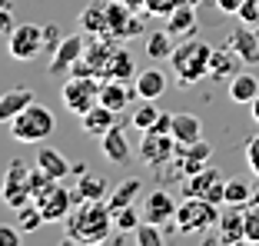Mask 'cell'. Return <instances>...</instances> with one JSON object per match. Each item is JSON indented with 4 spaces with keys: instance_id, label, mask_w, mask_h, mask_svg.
Segmentation results:
<instances>
[{
    "instance_id": "obj_38",
    "label": "cell",
    "mask_w": 259,
    "mask_h": 246,
    "mask_svg": "<svg viewBox=\"0 0 259 246\" xmlns=\"http://www.w3.org/2000/svg\"><path fill=\"white\" fill-rule=\"evenodd\" d=\"M60 44H63L60 27H57V23H44V54H54Z\"/></svg>"
},
{
    "instance_id": "obj_45",
    "label": "cell",
    "mask_w": 259,
    "mask_h": 246,
    "mask_svg": "<svg viewBox=\"0 0 259 246\" xmlns=\"http://www.w3.org/2000/svg\"><path fill=\"white\" fill-rule=\"evenodd\" d=\"M216 7H220V14H239L243 0H216Z\"/></svg>"
},
{
    "instance_id": "obj_35",
    "label": "cell",
    "mask_w": 259,
    "mask_h": 246,
    "mask_svg": "<svg viewBox=\"0 0 259 246\" xmlns=\"http://www.w3.org/2000/svg\"><path fill=\"white\" fill-rule=\"evenodd\" d=\"M140 223H143V213L137 210V203H133V207H123V210H116V213H113V226L123 233V236H126V233H133Z\"/></svg>"
},
{
    "instance_id": "obj_13",
    "label": "cell",
    "mask_w": 259,
    "mask_h": 246,
    "mask_svg": "<svg viewBox=\"0 0 259 246\" xmlns=\"http://www.w3.org/2000/svg\"><path fill=\"white\" fill-rule=\"evenodd\" d=\"M216 239L226 243V246L246 243V210L243 207L220 210V220H216Z\"/></svg>"
},
{
    "instance_id": "obj_41",
    "label": "cell",
    "mask_w": 259,
    "mask_h": 246,
    "mask_svg": "<svg viewBox=\"0 0 259 246\" xmlns=\"http://www.w3.org/2000/svg\"><path fill=\"white\" fill-rule=\"evenodd\" d=\"M246 167L252 177H259V133L249 137V143H246Z\"/></svg>"
},
{
    "instance_id": "obj_31",
    "label": "cell",
    "mask_w": 259,
    "mask_h": 246,
    "mask_svg": "<svg viewBox=\"0 0 259 246\" xmlns=\"http://www.w3.org/2000/svg\"><path fill=\"white\" fill-rule=\"evenodd\" d=\"M173 33L166 30V27H163V30H156V33H150V37H146V57H150V60H169V57H173Z\"/></svg>"
},
{
    "instance_id": "obj_12",
    "label": "cell",
    "mask_w": 259,
    "mask_h": 246,
    "mask_svg": "<svg viewBox=\"0 0 259 246\" xmlns=\"http://www.w3.org/2000/svg\"><path fill=\"white\" fill-rule=\"evenodd\" d=\"M83 30L80 33H70V37H63V44L57 47L54 54H50V63H47V73L50 77H70V70H73V63L80 60V54H83Z\"/></svg>"
},
{
    "instance_id": "obj_43",
    "label": "cell",
    "mask_w": 259,
    "mask_h": 246,
    "mask_svg": "<svg viewBox=\"0 0 259 246\" xmlns=\"http://www.w3.org/2000/svg\"><path fill=\"white\" fill-rule=\"evenodd\" d=\"M153 130H156V133H173V113H169V110H160V116H156V123H153Z\"/></svg>"
},
{
    "instance_id": "obj_33",
    "label": "cell",
    "mask_w": 259,
    "mask_h": 246,
    "mask_svg": "<svg viewBox=\"0 0 259 246\" xmlns=\"http://www.w3.org/2000/svg\"><path fill=\"white\" fill-rule=\"evenodd\" d=\"M44 223H47V220H44V213H40V207L33 200L23 203V207L17 210V226H20V233H37Z\"/></svg>"
},
{
    "instance_id": "obj_50",
    "label": "cell",
    "mask_w": 259,
    "mask_h": 246,
    "mask_svg": "<svg viewBox=\"0 0 259 246\" xmlns=\"http://www.w3.org/2000/svg\"><path fill=\"white\" fill-rule=\"evenodd\" d=\"M4 7H10V0H0V10H4Z\"/></svg>"
},
{
    "instance_id": "obj_48",
    "label": "cell",
    "mask_w": 259,
    "mask_h": 246,
    "mask_svg": "<svg viewBox=\"0 0 259 246\" xmlns=\"http://www.w3.org/2000/svg\"><path fill=\"white\" fill-rule=\"evenodd\" d=\"M249 116H252V120H256V123H259V97H256V100H252V103H249Z\"/></svg>"
},
{
    "instance_id": "obj_42",
    "label": "cell",
    "mask_w": 259,
    "mask_h": 246,
    "mask_svg": "<svg viewBox=\"0 0 259 246\" xmlns=\"http://www.w3.org/2000/svg\"><path fill=\"white\" fill-rule=\"evenodd\" d=\"M0 246H20V226H0Z\"/></svg>"
},
{
    "instance_id": "obj_36",
    "label": "cell",
    "mask_w": 259,
    "mask_h": 246,
    "mask_svg": "<svg viewBox=\"0 0 259 246\" xmlns=\"http://www.w3.org/2000/svg\"><path fill=\"white\" fill-rule=\"evenodd\" d=\"M133 239H137V246H163V230H160V223L143 220V223L133 230Z\"/></svg>"
},
{
    "instance_id": "obj_17",
    "label": "cell",
    "mask_w": 259,
    "mask_h": 246,
    "mask_svg": "<svg viewBox=\"0 0 259 246\" xmlns=\"http://www.w3.org/2000/svg\"><path fill=\"white\" fill-rule=\"evenodd\" d=\"M76 27L83 33H90V37L110 33V0H90L83 7V14H80V20H76Z\"/></svg>"
},
{
    "instance_id": "obj_23",
    "label": "cell",
    "mask_w": 259,
    "mask_h": 246,
    "mask_svg": "<svg viewBox=\"0 0 259 246\" xmlns=\"http://www.w3.org/2000/svg\"><path fill=\"white\" fill-rule=\"evenodd\" d=\"M33 100H37V97H33V90H27V87H10L7 93H0V123H10L20 110L30 107Z\"/></svg>"
},
{
    "instance_id": "obj_4",
    "label": "cell",
    "mask_w": 259,
    "mask_h": 246,
    "mask_svg": "<svg viewBox=\"0 0 259 246\" xmlns=\"http://www.w3.org/2000/svg\"><path fill=\"white\" fill-rule=\"evenodd\" d=\"M216 220H220L216 203L203 200V196H186L183 203H176L173 226L180 233H186V236H193V233H206L209 226H216Z\"/></svg>"
},
{
    "instance_id": "obj_16",
    "label": "cell",
    "mask_w": 259,
    "mask_h": 246,
    "mask_svg": "<svg viewBox=\"0 0 259 246\" xmlns=\"http://www.w3.org/2000/svg\"><path fill=\"white\" fill-rule=\"evenodd\" d=\"M140 213H143V220H150V223H173L176 216V200L173 193L166 190H150L143 196V207H140Z\"/></svg>"
},
{
    "instance_id": "obj_44",
    "label": "cell",
    "mask_w": 259,
    "mask_h": 246,
    "mask_svg": "<svg viewBox=\"0 0 259 246\" xmlns=\"http://www.w3.org/2000/svg\"><path fill=\"white\" fill-rule=\"evenodd\" d=\"M14 27H17V20H14V10H10V7H4V10H0V33H10Z\"/></svg>"
},
{
    "instance_id": "obj_32",
    "label": "cell",
    "mask_w": 259,
    "mask_h": 246,
    "mask_svg": "<svg viewBox=\"0 0 259 246\" xmlns=\"http://www.w3.org/2000/svg\"><path fill=\"white\" fill-rule=\"evenodd\" d=\"M252 203V186L246 180H226V196H223V207H249Z\"/></svg>"
},
{
    "instance_id": "obj_29",
    "label": "cell",
    "mask_w": 259,
    "mask_h": 246,
    "mask_svg": "<svg viewBox=\"0 0 259 246\" xmlns=\"http://www.w3.org/2000/svg\"><path fill=\"white\" fill-rule=\"evenodd\" d=\"M173 140L176 143H196L203 140V123L196 113H173Z\"/></svg>"
},
{
    "instance_id": "obj_24",
    "label": "cell",
    "mask_w": 259,
    "mask_h": 246,
    "mask_svg": "<svg viewBox=\"0 0 259 246\" xmlns=\"http://www.w3.org/2000/svg\"><path fill=\"white\" fill-rule=\"evenodd\" d=\"M103 80H137V60H133V54H130L126 47H116L113 57H110L107 70H103Z\"/></svg>"
},
{
    "instance_id": "obj_51",
    "label": "cell",
    "mask_w": 259,
    "mask_h": 246,
    "mask_svg": "<svg viewBox=\"0 0 259 246\" xmlns=\"http://www.w3.org/2000/svg\"><path fill=\"white\" fill-rule=\"evenodd\" d=\"M190 4H196V7H199V4H203V0H190Z\"/></svg>"
},
{
    "instance_id": "obj_14",
    "label": "cell",
    "mask_w": 259,
    "mask_h": 246,
    "mask_svg": "<svg viewBox=\"0 0 259 246\" xmlns=\"http://www.w3.org/2000/svg\"><path fill=\"white\" fill-rule=\"evenodd\" d=\"M209 156H213V150H209L206 140H196V143H176V167H180L183 177H193V173L206 170L209 167Z\"/></svg>"
},
{
    "instance_id": "obj_52",
    "label": "cell",
    "mask_w": 259,
    "mask_h": 246,
    "mask_svg": "<svg viewBox=\"0 0 259 246\" xmlns=\"http://www.w3.org/2000/svg\"><path fill=\"white\" fill-rule=\"evenodd\" d=\"M256 33H259V27H256Z\"/></svg>"
},
{
    "instance_id": "obj_28",
    "label": "cell",
    "mask_w": 259,
    "mask_h": 246,
    "mask_svg": "<svg viewBox=\"0 0 259 246\" xmlns=\"http://www.w3.org/2000/svg\"><path fill=\"white\" fill-rule=\"evenodd\" d=\"M37 167L47 170L54 180H63V177H70V167H73V163H67V156H63L57 146H40L37 150Z\"/></svg>"
},
{
    "instance_id": "obj_8",
    "label": "cell",
    "mask_w": 259,
    "mask_h": 246,
    "mask_svg": "<svg viewBox=\"0 0 259 246\" xmlns=\"http://www.w3.org/2000/svg\"><path fill=\"white\" fill-rule=\"evenodd\" d=\"M7 54L14 60H33L44 54V27L37 23H17L14 30L7 33Z\"/></svg>"
},
{
    "instance_id": "obj_21",
    "label": "cell",
    "mask_w": 259,
    "mask_h": 246,
    "mask_svg": "<svg viewBox=\"0 0 259 246\" xmlns=\"http://www.w3.org/2000/svg\"><path fill=\"white\" fill-rule=\"evenodd\" d=\"M163 27H166L173 37H193V33H196V4L183 0L173 14L163 17Z\"/></svg>"
},
{
    "instance_id": "obj_18",
    "label": "cell",
    "mask_w": 259,
    "mask_h": 246,
    "mask_svg": "<svg viewBox=\"0 0 259 246\" xmlns=\"http://www.w3.org/2000/svg\"><path fill=\"white\" fill-rule=\"evenodd\" d=\"M239 67H246L226 44L213 47V57H209V80H220V84H229V80L239 73Z\"/></svg>"
},
{
    "instance_id": "obj_26",
    "label": "cell",
    "mask_w": 259,
    "mask_h": 246,
    "mask_svg": "<svg viewBox=\"0 0 259 246\" xmlns=\"http://www.w3.org/2000/svg\"><path fill=\"white\" fill-rule=\"evenodd\" d=\"M140 193H143V180H140V177H126L123 183H116L113 190H110L107 207L113 210V213H116V210H123V207H133Z\"/></svg>"
},
{
    "instance_id": "obj_9",
    "label": "cell",
    "mask_w": 259,
    "mask_h": 246,
    "mask_svg": "<svg viewBox=\"0 0 259 246\" xmlns=\"http://www.w3.org/2000/svg\"><path fill=\"white\" fill-rule=\"evenodd\" d=\"M33 203L40 207V213H44L47 223H63V220L70 216V210L76 207V193L67 190V186H60V180H57V183H50Z\"/></svg>"
},
{
    "instance_id": "obj_6",
    "label": "cell",
    "mask_w": 259,
    "mask_h": 246,
    "mask_svg": "<svg viewBox=\"0 0 259 246\" xmlns=\"http://www.w3.org/2000/svg\"><path fill=\"white\" fill-rule=\"evenodd\" d=\"M137 156L146 163L150 170H163L176 160V140L173 133H156V130H143L137 146Z\"/></svg>"
},
{
    "instance_id": "obj_10",
    "label": "cell",
    "mask_w": 259,
    "mask_h": 246,
    "mask_svg": "<svg viewBox=\"0 0 259 246\" xmlns=\"http://www.w3.org/2000/svg\"><path fill=\"white\" fill-rule=\"evenodd\" d=\"M183 193H186V196H203V200L223 207V196H226V177H223L216 167H206V170H199V173H193V177L186 180Z\"/></svg>"
},
{
    "instance_id": "obj_39",
    "label": "cell",
    "mask_w": 259,
    "mask_h": 246,
    "mask_svg": "<svg viewBox=\"0 0 259 246\" xmlns=\"http://www.w3.org/2000/svg\"><path fill=\"white\" fill-rule=\"evenodd\" d=\"M180 4H183V0H146V14H153V17H166V14H173Z\"/></svg>"
},
{
    "instance_id": "obj_30",
    "label": "cell",
    "mask_w": 259,
    "mask_h": 246,
    "mask_svg": "<svg viewBox=\"0 0 259 246\" xmlns=\"http://www.w3.org/2000/svg\"><path fill=\"white\" fill-rule=\"evenodd\" d=\"M76 203L80 200H107L110 196V183L107 177H100V173H83V177L76 180Z\"/></svg>"
},
{
    "instance_id": "obj_11",
    "label": "cell",
    "mask_w": 259,
    "mask_h": 246,
    "mask_svg": "<svg viewBox=\"0 0 259 246\" xmlns=\"http://www.w3.org/2000/svg\"><path fill=\"white\" fill-rule=\"evenodd\" d=\"M146 27V10H130L120 0H110V33L116 40H133Z\"/></svg>"
},
{
    "instance_id": "obj_46",
    "label": "cell",
    "mask_w": 259,
    "mask_h": 246,
    "mask_svg": "<svg viewBox=\"0 0 259 246\" xmlns=\"http://www.w3.org/2000/svg\"><path fill=\"white\" fill-rule=\"evenodd\" d=\"M70 173H73V177H83V173H87V163H83V160H76L73 167H70Z\"/></svg>"
},
{
    "instance_id": "obj_34",
    "label": "cell",
    "mask_w": 259,
    "mask_h": 246,
    "mask_svg": "<svg viewBox=\"0 0 259 246\" xmlns=\"http://www.w3.org/2000/svg\"><path fill=\"white\" fill-rule=\"evenodd\" d=\"M156 116H160V107H156V100H143L137 110H133L130 123H133V127H137V130L143 133V130H153V123H156Z\"/></svg>"
},
{
    "instance_id": "obj_22",
    "label": "cell",
    "mask_w": 259,
    "mask_h": 246,
    "mask_svg": "<svg viewBox=\"0 0 259 246\" xmlns=\"http://www.w3.org/2000/svg\"><path fill=\"white\" fill-rule=\"evenodd\" d=\"M133 87H137L140 100H160L163 93H166L169 80H166V73H163L160 67H150V70H140V73H137Z\"/></svg>"
},
{
    "instance_id": "obj_15",
    "label": "cell",
    "mask_w": 259,
    "mask_h": 246,
    "mask_svg": "<svg viewBox=\"0 0 259 246\" xmlns=\"http://www.w3.org/2000/svg\"><path fill=\"white\" fill-rule=\"evenodd\" d=\"M226 47L246 63V67H256V63H259V33L252 30L249 23H243V27H236V30H229L226 33Z\"/></svg>"
},
{
    "instance_id": "obj_49",
    "label": "cell",
    "mask_w": 259,
    "mask_h": 246,
    "mask_svg": "<svg viewBox=\"0 0 259 246\" xmlns=\"http://www.w3.org/2000/svg\"><path fill=\"white\" fill-rule=\"evenodd\" d=\"M249 207H259V186H252V203Z\"/></svg>"
},
{
    "instance_id": "obj_3",
    "label": "cell",
    "mask_w": 259,
    "mask_h": 246,
    "mask_svg": "<svg viewBox=\"0 0 259 246\" xmlns=\"http://www.w3.org/2000/svg\"><path fill=\"white\" fill-rule=\"evenodd\" d=\"M7 127H10V137H14L17 143H44V140L54 137V130H57V116L50 113L44 103L33 100L30 107L20 110V113H17L14 120L7 123Z\"/></svg>"
},
{
    "instance_id": "obj_40",
    "label": "cell",
    "mask_w": 259,
    "mask_h": 246,
    "mask_svg": "<svg viewBox=\"0 0 259 246\" xmlns=\"http://www.w3.org/2000/svg\"><path fill=\"white\" fill-rule=\"evenodd\" d=\"M239 20L249 23V27H259V0H243V7H239Z\"/></svg>"
},
{
    "instance_id": "obj_20",
    "label": "cell",
    "mask_w": 259,
    "mask_h": 246,
    "mask_svg": "<svg viewBox=\"0 0 259 246\" xmlns=\"http://www.w3.org/2000/svg\"><path fill=\"white\" fill-rule=\"evenodd\" d=\"M100 153L107 156L110 163H126L130 160V140H126V130H123L120 123H113L103 137H100Z\"/></svg>"
},
{
    "instance_id": "obj_5",
    "label": "cell",
    "mask_w": 259,
    "mask_h": 246,
    "mask_svg": "<svg viewBox=\"0 0 259 246\" xmlns=\"http://www.w3.org/2000/svg\"><path fill=\"white\" fill-rule=\"evenodd\" d=\"M100 84H103V80H97V77H76V73H70L60 87L63 107L73 116H83L87 110H93L100 103Z\"/></svg>"
},
{
    "instance_id": "obj_47",
    "label": "cell",
    "mask_w": 259,
    "mask_h": 246,
    "mask_svg": "<svg viewBox=\"0 0 259 246\" xmlns=\"http://www.w3.org/2000/svg\"><path fill=\"white\" fill-rule=\"evenodd\" d=\"M120 4H126L130 10H146V0H120Z\"/></svg>"
},
{
    "instance_id": "obj_19",
    "label": "cell",
    "mask_w": 259,
    "mask_h": 246,
    "mask_svg": "<svg viewBox=\"0 0 259 246\" xmlns=\"http://www.w3.org/2000/svg\"><path fill=\"white\" fill-rule=\"evenodd\" d=\"M133 97H137V87H130L126 80H103L100 84V103L110 107L113 113H123Z\"/></svg>"
},
{
    "instance_id": "obj_1",
    "label": "cell",
    "mask_w": 259,
    "mask_h": 246,
    "mask_svg": "<svg viewBox=\"0 0 259 246\" xmlns=\"http://www.w3.org/2000/svg\"><path fill=\"white\" fill-rule=\"evenodd\" d=\"M63 226H67L63 243H103L113 230V210L107 207V200H80L63 220Z\"/></svg>"
},
{
    "instance_id": "obj_7",
    "label": "cell",
    "mask_w": 259,
    "mask_h": 246,
    "mask_svg": "<svg viewBox=\"0 0 259 246\" xmlns=\"http://www.w3.org/2000/svg\"><path fill=\"white\" fill-rule=\"evenodd\" d=\"M0 200L7 203L10 210H20L23 203L33 200L30 193V167L23 160H10L7 173H4V183H0Z\"/></svg>"
},
{
    "instance_id": "obj_27",
    "label": "cell",
    "mask_w": 259,
    "mask_h": 246,
    "mask_svg": "<svg viewBox=\"0 0 259 246\" xmlns=\"http://www.w3.org/2000/svg\"><path fill=\"white\" fill-rule=\"evenodd\" d=\"M113 123H116V113L110 107H103V103H97L93 110H87V113L80 116V127H83V133H90V137H103Z\"/></svg>"
},
{
    "instance_id": "obj_2",
    "label": "cell",
    "mask_w": 259,
    "mask_h": 246,
    "mask_svg": "<svg viewBox=\"0 0 259 246\" xmlns=\"http://www.w3.org/2000/svg\"><path fill=\"white\" fill-rule=\"evenodd\" d=\"M209 57H213V47L206 44V40H199L196 33H193V37H183V44L173 47L169 67H173V73H176V80H180L183 90L209 73Z\"/></svg>"
},
{
    "instance_id": "obj_25",
    "label": "cell",
    "mask_w": 259,
    "mask_h": 246,
    "mask_svg": "<svg viewBox=\"0 0 259 246\" xmlns=\"http://www.w3.org/2000/svg\"><path fill=\"white\" fill-rule=\"evenodd\" d=\"M226 87H229V100L233 103H246V107H249V103L259 97V80H256V73H249V70H239Z\"/></svg>"
},
{
    "instance_id": "obj_37",
    "label": "cell",
    "mask_w": 259,
    "mask_h": 246,
    "mask_svg": "<svg viewBox=\"0 0 259 246\" xmlns=\"http://www.w3.org/2000/svg\"><path fill=\"white\" fill-rule=\"evenodd\" d=\"M246 243H259V207H246Z\"/></svg>"
}]
</instances>
